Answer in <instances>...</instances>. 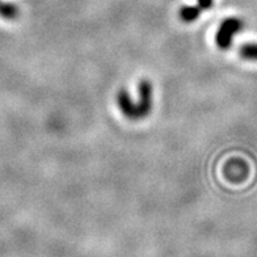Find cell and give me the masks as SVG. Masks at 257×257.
Segmentation results:
<instances>
[{
  "label": "cell",
  "mask_w": 257,
  "mask_h": 257,
  "mask_svg": "<svg viewBox=\"0 0 257 257\" xmlns=\"http://www.w3.org/2000/svg\"><path fill=\"white\" fill-rule=\"evenodd\" d=\"M243 21L239 17H227L219 24L217 34H215V44L220 50H228L232 45L233 37L243 29Z\"/></svg>",
  "instance_id": "1"
},
{
  "label": "cell",
  "mask_w": 257,
  "mask_h": 257,
  "mask_svg": "<svg viewBox=\"0 0 257 257\" xmlns=\"http://www.w3.org/2000/svg\"><path fill=\"white\" fill-rule=\"evenodd\" d=\"M153 83L147 79L138 84V102H137V119H143L151 113L154 104Z\"/></svg>",
  "instance_id": "2"
},
{
  "label": "cell",
  "mask_w": 257,
  "mask_h": 257,
  "mask_svg": "<svg viewBox=\"0 0 257 257\" xmlns=\"http://www.w3.org/2000/svg\"><path fill=\"white\" fill-rule=\"evenodd\" d=\"M115 100H117V105L121 109L122 114L132 121H137V102L133 101V98L130 97L128 92L125 88L119 89Z\"/></svg>",
  "instance_id": "3"
},
{
  "label": "cell",
  "mask_w": 257,
  "mask_h": 257,
  "mask_svg": "<svg viewBox=\"0 0 257 257\" xmlns=\"http://www.w3.org/2000/svg\"><path fill=\"white\" fill-rule=\"evenodd\" d=\"M201 15V10L198 6H184L179 10V19L185 24H190L198 20Z\"/></svg>",
  "instance_id": "4"
},
{
  "label": "cell",
  "mask_w": 257,
  "mask_h": 257,
  "mask_svg": "<svg viewBox=\"0 0 257 257\" xmlns=\"http://www.w3.org/2000/svg\"><path fill=\"white\" fill-rule=\"evenodd\" d=\"M20 15V10L16 4L0 0V17L4 20H16Z\"/></svg>",
  "instance_id": "5"
},
{
  "label": "cell",
  "mask_w": 257,
  "mask_h": 257,
  "mask_svg": "<svg viewBox=\"0 0 257 257\" xmlns=\"http://www.w3.org/2000/svg\"><path fill=\"white\" fill-rule=\"evenodd\" d=\"M239 55L245 61L257 62V44L241 45L239 49Z\"/></svg>",
  "instance_id": "6"
},
{
  "label": "cell",
  "mask_w": 257,
  "mask_h": 257,
  "mask_svg": "<svg viewBox=\"0 0 257 257\" xmlns=\"http://www.w3.org/2000/svg\"><path fill=\"white\" fill-rule=\"evenodd\" d=\"M197 6L201 11H209L213 8L214 0H197Z\"/></svg>",
  "instance_id": "7"
}]
</instances>
